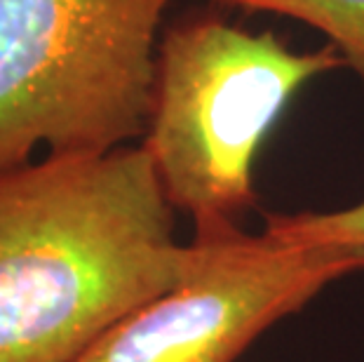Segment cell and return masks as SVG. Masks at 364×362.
<instances>
[{"mask_svg": "<svg viewBox=\"0 0 364 362\" xmlns=\"http://www.w3.org/2000/svg\"><path fill=\"white\" fill-rule=\"evenodd\" d=\"M346 68L334 45L296 52L275 31L188 14L160 36L151 122L141 146L167 200L196 230L242 226L259 205L263 142L308 82Z\"/></svg>", "mask_w": 364, "mask_h": 362, "instance_id": "obj_2", "label": "cell"}, {"mask_svg": "<svg viewBox=\"0 0 364 362\" xmlns=\"http://www.w3.org/2000/svg\"><path fill=\"white\" fill-rule=\"evenodd\" d=\"M141 144L0 174V362H75L196 264Z\"/></svg>", "mask_w": 364, "mask_h": 362, "instance_id": "obj_1", "label": "cell"}, {"mask_svg": "<svg viewBox=\"0 0 364 362\" xmlns=\"http://www.w3.org/2000/svg\"><path fill=\"white\" fill-rule=\"evenodd\" d=\"M191 273L139 306L75 362H235L324 287L364 271V250L291 243L268 230L193 233Z\"/></svg>", "mask_w": 364, "mask_h": 362, "instance_id": "obj_4", "label": "cell"}, {"mask_svg": "<svg viewBox=\"0 0 364 362\" xmlns=\"http://www.w3.org/2000/svg\"><path fill=\"white\" fill-rule=\"evenodd\" d=\"M245 12H270L299 19L329 38L346 68L364 85V0H219Z\"/></svg>", "mask_w": 364, "mask_h": 362, "instance_id": "obj_5", "label": "cell"}, {"mask_svg": "<svg viewBox=\"0 0 364 362\" xmlns=\"http://www.w3.org/2000/svg\"><path fill=\"white\" fill-rule=\"evenodd\" d=\"M174 0H0V174L144 142Z\"/></svg>", "mask_w": 364, "mask_h": 362, "instance_id": "obj_3", "label": "cell"}, {"mask_svg": "<svg viewBox=\"0 0 364 362\" xmlns=\"http://www.w3.org/2000/svg\"><path fill=\"white\" fill-rule=\"evenodd\" d=\"M263 230L291 243L364 250V200L327 212H266Z\"/></svg>", "mask_w": 364, "mask_h": 362, "instance_id": "obj_6", "label": "cell"}]
</instances>
